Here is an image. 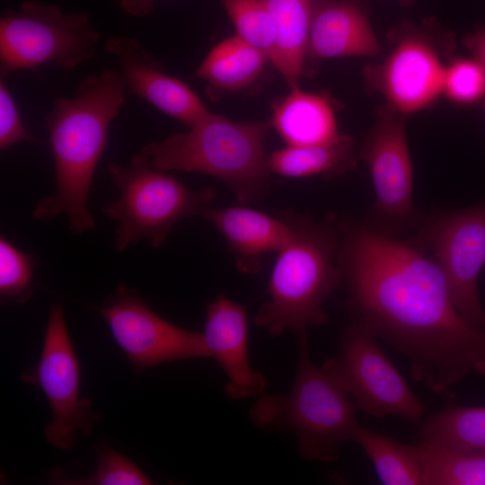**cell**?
<instances>
[{
  "mask_svg": "<svg viewBox=\"0 0 485 485\" xmlns=\"http://www.w3.org/2000/svg\"><path fill=\"white\" fill-rule=\"evenodd\" d=\"M336 260L350 319L401 355L413 380L451 397L468 375H485V330L462 317L439 266L412 241L340 217Z\"/></svg>",
  "mask_w": 485,
  "mask_h": 485,
  "instance_id": "1",
  "label": "cell"
},
{
  "mask_svg": "<svg viewBox=\"0 0 485 485\" xmlns=\"http://www.w3.org/2000/svg\"><path fill=\"white\" fill-rule=\"evenodd\" d=\"M126 90L121 72L109 68L84 78L74 96L54 100L44 126L54 161L56 192L36 205L35 220L66 215L75 234L95 227L88 195L110 125L126 101Z\"/></svg>",
  "mask_w": 485,
  "mask_h": 485,
  "instance_id": "2",
  "label": "cell"
},
{
  "mask_svg": "<svg viewBox=\"0 0 485 485\" xmlns=\"http://www.w3.org/2000/svg\"><path fill=\"white\" fill-rule=\"evenodd\" d=\"M289 227V237L278 251L269 284V300L253 323L272 337L286 331L296 334L329 321L325 299L342 283L336 255L340 217L332 211L317 221L293 209L276 212Z\"/></svg>",
  "mask_w": 485,
  "mask_h": 485,
  "instance_id": "3",
  "label": "cell"
},
{
  "mask_svg": "<svg viewBox=\"0 0 485 485\" xmlns=\"http://www.w3.org/2000/svg\"><path fill=\"white\" fill-rule=\"evenodd\" d=\"M270 121H233L210 113L188 132L139 151L154 169L207 174L223 181L239 203H259L270 192L265 140Z\"/></svg>",
  "mask_w": 485,
  "mask_h": 485,
  "instance_id": "4",
  "label": "cell"
},
{
  "mask_svg": "<svg viewBox=\"0 0 485 485\" xmlns=\"http://www.w3.org/2000/svg\"><path fill=\"white\" fill-rule=\"evenodd\" d=\"M297 336V367L290 392L261 394L249 418L258 428L292 432L304 460L333 463L359 425L357 408L331 375L313 363L307 332Z\"/></svg>",
  "mask_w": 485,
  "mask_h": 485,
  "instance_id": "5",
  "label": "cell"
},
{
  "mask_svg": "<svg viewBox=\"0 0 485 485\" xmlns=\"http://www.w3.org/2000/svg\"><path fill=\"white\" fill-rule=\"evenodd\" d=\"M108 172L119 196L103 207L102 213L119 223L115 242L119 252L144 238L153 248L161 246L177 223L199 216L216 196L213 187L191 190L153 168L140 153L127 166L110 162Z\"/></svg>",
  "mask_w": 485,
  "mask_h": 485,
  "instance_id": "6",
  "label": "cell"
},
{
  "mask_svg": "<svg viewBox=\"0 0 485 485\" xmlns=\"http://www.w3.org/2000/svg\"><path fill=\"white\" fill-rule=\"evenodd\" d=\"M99 41L89 14L26 0L0 18L1 76L48 64L71 70L96 55Z\"/></svg>",
  "mask_w": 485,
  "mask_h": 485,
  "instance_id": "7",
  "label": "cell"
},
{
  "mask_svg": "<svg viewBox=\"0 0 485 485\" xmlns=\"http://www.w3.org/2000/svg\"><path fill=\"white\" fill-rule=\"evenodd\" d=\"M322 367L358 410L372 417L415 421L425 412L423 401L379 347L375 335L356 320L346 324L336 357Z\"/></svg>",
  "mask_w": 485,
  "mask_h": 485,
  "instance_id": "8",
  "label": "cell"
},
{
  "mask_svg": "<svg viewBox=\"0 0 485 485\" xmlns=\"http://www.w3.org/2000/svg\"><path fill=\"white\" fill-rule=\"evenodd\" d=\"M410 239L439 266L452 302L472 326L485 330L477 279L485 265V202L454 211L420 215Z\"/></svg>",
  "mask_w": 485,
  "mask_h": 485,
  "instance_id": "9",
  "label": "cell"
},
{
  "mask_svg": "<svg viewBox=\"0 0 485 485\" xmlns=\"http://www.w3.org/2000/svg\"><path fill=\"white\" fill-rule=\"evenodd\" d=\"M20 377L39 387L49 403L52 421L45 428L48 443L67 450L78 431L85 436L91 433L100 415L89 399L80 398L81 366L62 304H54L50 308L40 361Z\"/></svg>",
  "mask_w": 485,
  "mask_h": 485,
  "instance_id": "10",
  "label": "cell"
},
{
  "mask_svg": "<svg viewBox=\"0 0 485 485\" xmlns=\"http://www.w3.org/2000/svg\"><path fill=\"white\" fill-rule=\"evenodd\" d=\"M406 117L384 105L357 152L369 169L376 198L374 215L366 222L392 235L414 229L420 217L412 203Z\"/></svg>",
  "mask_w": 485,
  "mask_h": 485,
  "instance_id": "11",
  "label": "cell"
},
{
  "mask_svg": "<svg viewBox=\"0 0 485 485\" xmlns=\"http://www.w3.org/2000/svg\"><path fill=\"white\" fill-rule=\"evenodd\" d=\"M96 311L136 373L168 362L210 357L203 333L164 320L127 287H118Z\"/></svg>",
  "mask_w": 485,
  "mask_h": 485,
  "instance_id": "12",
  "label": "cell"
},
{
  "mask_svg": "<svg viewBox=\"0 0 485 485\" xmlns=\"http://www.w3.org/2000/svg\"><path fill=\"white\" fill-rule=\"evenodd\" d=\"M387 58L364 68L366 86L408 116L433 104L443 92L445 68L429 38L410 22L397 28Z\"/></svg>",
  "mask_w": 485,
  "mask_h": 485,
  "instance_id": "13",
  "label": "cell"
},
{
  "mask_svg": "<svg viewBox=\"0 0 485 485\" xmlns=\"http://www.w3.org/2000/svg\"><path fill=\"white\" fill-rule=\"evenodd\" d=\"M104 49L119 60L129 94L190 128L211 113L189 85L164 73L137 40L112 36L104 42Z\"/></svg>",
  "mask_w": 485,
  "mask_h": 485,
  "instance_id": "14",
  "label": "cell"
},
{
  "mask_svg": "<svg viewBox=\"0 0 485 485\" xmlns=\"http://www.w3.org/2000/svg\"><path fill=\"white\" fill-rule=\"evenodd\" d=\"M203 336L210 357L226 375L228 397L240 400L264 392L266 379L251 368L248 356L246 306L219 295L207 306Z\"/></svg>",
  "mask_w": 485,
  "mask_h": 485,
  "instance_id": "15",
  "label": "cell"
},
{
  "mask_svg": "<svg viewBox=\"0 0 485 485\" xmlns=\"http://www.w3.org/2000/svg\"><path fill=\"white\" fill-rule=\"evenodd\" d=\"M379 44L366 4L358 0H313L306 58L376 57Z\"/></svg>",
  "mask_w": 485,
  "mask_h": 485,
  "instance_id": "16",
  "label": "cell"
},
{
  "mask_svg": "<svg viewBox=\"0 0 485 485\" xmlns=\"http://www.w3.org/2000/svg\"><path fill=\"white\" fill-rule=\"evenodd\" d=\"M200 216L207 219L225 238L234 254L238 269L248 274L261 269L262 257L278 252L289 237V227L274 216L244 207H205Z\"/></svg>",
  "mask_w": 485,
  "mask_h": 485,
  "instance_id": "17",
  "label": "cell"
},
{
  "mask_svg": "<svg viewBox=\"0 0 485 485\" xmlns=\"http://www.w3.org/2000/svg\"><path fill=\"white\" fill-rule=\"evenodd\" d=\"M270 124L287 146H292L328 143L340 134L327 96L300 88L275 105Z\"/></svg>",
  "mask_w": 485,
  "mask_h": 485,
  "instance_id": "18",
  "label": "cell"
},
{
  "mask_svg": "<svg viewBox=\"0 0 485 485\" xmlns=\"http://www.w3.org/2000/svg\"><path fill=\"white\" fill-rule=\"evenodd\" d=\"M357 152L354 138L340 133L328 143L275 150L267 157V166L270 173L287 178H337L355 169Z\"/></svg>",
  "mask_w": 485,
  "mask_h": 485,
  "instance_id": "19",
  "label": "cell"
},
{
  "mask_svg": "<svg viewBox=\"0 0 485 485\" xmlns=\"http://www.w3.org/2000/svg\"><path fill=\"white\" fill-rule=\"evenodd\" d=\"M313 0H262L275 28L272 64L290 90L298 89L306 60V44Z\"/></svg>",
  "mask_w": 485,
  "mask_h": 485,
  "instance_id": "20",
  "label": "cell"
},
{
  "mask_svg": "<svg viewBox=\"0 0 485 485\" xmlns=\"http://www.w3.org/2000/svg\"><path fill=\"white\" fill-rule=\"evenodd\" d=\"M268 62L264 53L235 34L211 48L194 77L206 81L211 91H237L254 83Z\"/></svg>",
  "mask_w": 485,
  "mask_h": 485,
  "instance_id": "21",
  "label": "cell"
},
{
  "mask_svg": "<svg viewBox=\"0 0 485 485\" xmlns=\"http://www.w3.org/2000/svg\"><path fill=\"white\" fill-rule=\"evenodd\" d=\"M410 446L424 485H485V450L457 452L424 440Z\"/></svg>",
  "mask_w": 485,
  "mask_h": 485,
  "instance_id": "22",
  "label": "cell"
},
{
  "mask_svg": "<svg viewBox=\"0 0 485 485\" xmlns=\"http://www.w3.org/2000/svg\"><path fill=\"white\" fill-rule=\"evenodd\" d=\"M423 440L457 452L485 450V407L449 405L428 417Z\"/></svg>",
  "mask_w": 485,
  "mask_h": 485,
  "instance_id": "23",
  "label": "cell"
},
{
  "mask_svg": "<svg viewBox=\"0 0 485 485\" xmlns=\"http://www.w3.org/2000/svg\"><path fill=\"white\" fill-rule=\"evenodd\" d=\"M352 440L371 460L380 481L384 485H424L421 470L410 445L376 433L360 425Z\"/></svg>",
  "mask_w": 485,
  "mask_h": 485,
  "instance_id": "24",
  "label": "cell"
},
{
  "mask_svg": "<svg viewBox=\"0 0 485 485\" xmlns=\"http://www.w3.org/2000/svg\"><path fill=\"white\" fill-rule=\"evenodd\" d=\"M236 35L264 53L272 63L276 54V32L262 0H219Z\"/></svg>",
  "mask_w": 485,
  "mask_h": 485,
  "instance_id": "25",
  "label": "cell"
},
{
  "mask_svg": "<svg viewBox=\"0 0 485 485\" xmlns=\"http://www.w3.org/2000/svg\"><path fill=\"white\" fill-rule=\"evenodd\" d=\"M97 457V468L92 476L84 479H72L57 468L50 476L51 483L62 485H148L153 483L132 460L109 445L100 446Z\"/></svg>",
  "mask_w": 485,
  "mask_h": 485,
  "instance_id": "26",
  "label": "cell"
},
{
  "mask_svg": "<svg viewBox=\"0 0 485 485\" xmlns=\"http://www.w3.org/2000/svg\"><path fill=\"white\" fill-rule=\"evenodd\" d=\"M33 256L4 237L0 239V296L2 302H27L32 295Z\"/></svg>",
  "mask_w": 485,
  "mask_h": 485,
  "instance_id": "27",
  "label": "cell"
},
{
  "mask_svg": "<svg viewBox=\"0 0 485 485\" xmlns=\"http://www.w3.org/2000/svg\"><path fill=\"white\" fill-rule=\"evenodd\" d=\"M442 93L454 104L479 103L485 99V69L472 57L453 59L445 68Z\"/></svg>",
  "mask_w": 485,
  "mask_h": 485,
  "instance_id": "28",
  "label": "cell"
},
{
  "mask_svg": "<svg viewBox=\"0 0 485 485\" xmlns=\"http://www.w3.org/2000/svg\"><path fill=\"white\" fill-rule=\"evenodd\" d=\"M41 143L25 128L16 103L1 76L0 80V149L20 143Z\"/></svg>",
  "mask_w": 485,
  "mask_h": 485,
  "instance_id": "29",
  "label": "cell"
},
{
  "mask_svg": "<svg viewBox=\"0 0 485 485\" xmlns=\"http://www.w3.org/2000/svg\"><path fill=\"white\" fill-rule=\"evenodd\" d=\"M463 44L474 58L485 69V26L466 34Z\"/></svg>",
  "mask_w": 485,
  "mask_h": 485,
  "instance_id": "30",
  "label": "cell"
},
{
  "mask_svg": "<svg viewBox=\"0 0 485 485\" xmlns=\"http://www.w3.org/2000/svg\"><path fill=\"white\" fill-rule=\"evenodd\" d=\"M119 6L129 15L143 17L153 12L154 0H119Z\"/></svg>",
  "mask_w": 485,
  "mask_h": 485,
  "instance_id": "31",
  "label": "cell"
},
{
  "mask_svg": "<svg viewBox=\"0 0 485 485\" xmlns=\"http://www.w3.org/2000/svg\"><path fill=\"white\" fill-rule=\"evenodd\" d=\"M397 1L403 7L409 6L415 2V0H397Z\"/></svg>",
  "mask_w": 485,
  "mask_h": 485,
  "instance_id": "32",
  "label": "cell"
},
{
  "mask_svg": "<svg viewBox=\"0 0 485 485\" xmlns=\"http://www.w3.org/2000/svg\"><path fill=\"white\" fill-rule=\"evenodd\" d=\"M484 110H485V99H484Z\"/></svg>",
  "mask_w": 485,
  "mask_h": 485,
  "instance_id": "33",
  "label": "cell"
}]
</instances>
